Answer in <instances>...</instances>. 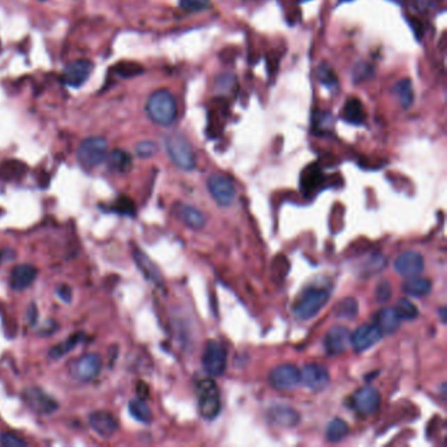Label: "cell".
<instances>
[{"label": "cell", "instance_id": "obj_1", "mask_svg": "<svg viewBox=\"0 0 447 447\" xmlns=\"http://www.w3.org/2000/svg\"><path fill=\"white\" fill-rule=\"evenodd\" d=\"M146 112L156 125H172L177 117V104L172 93L167 90L154 92L146 104Z\"/></svg>", "mask_w": 447, "mask_h": 447}, {"label": "cell", "instance_id": "obj_2", "mask_svg": "<svg viewBox=\"0 0 447 447\" xmlns=\"http://www.w3.org/2000/svg\"><path fill=\"white\" fill-rule=\"evenodd\" d=\"M330 300V291L325 288L306 290L294 306V314L300 320H310L320 312Z\"/></svg>", "mask_w": 447, "mask_h": 447}, {"label": "cell", "instance_id": "obj_3", "mask_svg": "<svg viewBox=\"0 0 447 447\" xmlns=\"http://www.w3.org/2000/svg\"><path fill=\"white\" fill-rule=\"evenodd\" d=\"M165 149L176 167L190 171L195 167V151L186 138L180 134H171L165 139Z\"/></svg>", "mask_w": 447, "mask_h": 447}, {"label": "cell", "instance_id": "obj_4", "mask_svg": "<svg viewBox=\"0 0 447 447\" xmlns=\"http://www.w3.org/2000/svg\"><path fill=\"white\" fill-rule=\"evenodd\" d=\"M198 409L204 418L214 420L220 412L219 390L213 379H204L197 386Z\"/></svg>", "mask_w": 447, "mask_h": 447}, {"label": "cell", "instance_id": "obj_5", "mask_svg": "<svg viewBox=\"0 0 447 447\" xmlns=\"http://www.w3.org/2000/svg\"><path fill=\"white\" fill-rule=\"evenodd\" d=\"M108 142L101 137L84 139L78 149V159L86 168H93L106 161Z\"/></svg>", "mask_w": 447, "mask_h": 447}, {"label": "cell", "instance_id": "obj_6", "mask_svg": "<svg viewBox=\"0 0 447 447\" xmlns=\"http://www.w3.org/2000/svg\"><path fill=\"white\" fill-rule=\"evenodd\" d=\"M101 366H103L101 357L96 353H90V355L79 357L78 359L71 362L70 375L81 383L91 382L93 379L97 378V375L101 371Z\"/></svg>", "mask_w": 447, "mask_h": 447}, {"label": "cell", "instance_id": "obj_7", "mask_svg": "<svg viewBox=\"0 0 447 447\" xmlns=\"http://www.w3.org/2000/svg\"><path fill=\"white\" fill-rule=\"evenodd\" d=\"M202 365L211 377H220L227 366V350L216 340H210L202 355Z\"/></svg>", "mask_w": 447, "mask_h": 447}, {"label": "cell", "instance_id": "obj_8", "mask_svg": "<svg viewBox=\"0 0 447 447\" xmlns=\"http://www.w3.org/2000/svg\"><path fill=\"white\" fill-rule=\"evenodd\" d=\"M207 188L219 206H229L235 200V186L231 183V180L223 174H211L207 180Z\"/></svg>", "mask_w": 447, "mask_h": 447}, {"label": "cell", "instance_id": "obj_9", "mask_svg": "<svg viewBox=\"0 0 447 447\" xmlns=\"http://www.w3.org/2000/svg\"><path fill=\"white\" fill-rule=\"evenodd\" d=\"M269 383L275 390H294L300 383V370L290 364L275 367L269 374Z\"/></svg>", "mask_w": 447, "mask_h": 447}, {"label": "cell", "instance_id": "obj_10", "mask_svg": "<svg viewBox=\"0 0 447 447\" xmlns=\"http://www.w3.org/2000/svg\"><path fill=\"white\" fill-rule=\"evenodd\" d=\"M25 404L37 414H51L58 409V403L38 387H31L23 392Z\"/></svg>", "mask_w": 447, "mask_h": 447}, {"label": "cell", "instance_id": "obj_11", "mask_svg": "<svg viewBox=\"0 0 447 447\" xmlns=\"http://www.w3.org/2000/svg\"><path fill=\"white\" fill-rule=\"evenodd\" d=\"M300 382L311 391H323L328 387L331 375L328 368L319 364H309L300 370Z\"/></svg>", "mask_w": 447, "mask_h": 447}, {"label": "cell", "instance_id": "obj_12", "mask_svg": "<svg viewBox=\"0 0 447 447\" xmlns=\"http://www.w3.org/2000/svg\"><path fill=\"white\" fill-rule=\"evenodd\" d=\"M353 408L362 416L374 414L380 407V393L374 387H362L352 398Z\"/></svg>", "mask_w": 447, "mask_h": 447}, {"label": "cell", "instance_id": "obj_13", "mask_svg": "<svg viewBox=\"0 0 447 447\" xmlns=\"http://www.w3.org/2000/svg\"><path fill=\"white\" fill-rule=\"evenodd\" d=\"M382 337L383 333L380 332L375 324H364L359 325L350 336V344L356 352H365L380 341Z\"/></svg>", "mask_w": 447, "mask_h": 447}, {"label": "cell", "instance_id": "obj_14", "mask_svg": "<svg viewBox=\"0 0 447 447\" xmlns=\"http://www.w3.org/2000/svg\"><path fill=\"white\" fill-rule=\"evenodd\" d=\"M93 71V63L88 59H78L71 62L63 70V81L70 87H81L88 81Z\"/></svg>", "mask_w": 447, "mask_h": 447}, {"label": "cell", "instance_id": "obj_15", "mask_svg": "<svg viewBox=\"0 0 447 447\" xmlns=\"http://www.w3.org/2000/svg\"><path fill=\"white\" fill-rule=\"evenodd\" d=\"M350 331L343 325H334L324 339V346L328 355L337 356L344 353L350 345Z\"/></svg>", "mask_w": 447, "mask_h": 447}, {"label": "cell", "instance_id": "obj_16", "mask_svg": "<svg viewBox=\"0 0 447 447\" xmlns=\"http://www.w3.org/2000/svg\"><path fill=\"white\" fill-rule=\"evenodd\" d=\"M425 263L423 254L414 251L404 252L395 261V270L403 277H416L424 272Z\"/></svg>", "mask_w": 447, "mask_h": 447}, {"label": "cell", "instance_id": "obj_17", "mask_svg": "<svg viewBox=\"0 0 447 447\" xmlns=\"http://www.w3.org/2000/svg\"><path fill=\"white\" fill-rule=\"evenodd\" d=\"M90 425L99 436L104 438L113 436L118 429V423L115 416L108 411H96L91 413Z\"/></svg>", "mask_w": 447, "mask_h": 447}, {"label": "cell", "instance_id": "obj_18", "mask_svg": "<svg viewBox=\"0 0 447 447\" xmlns=\"http://www.w3.org/2000/svg\"><path fill=\"white\" fill-rule=\"evenodd\" d=\"M268 418L272 424L281 428H294L300 421L299 413L287 405H275L269 409Z\"/></svg>", "mask_w": 447, "mask_h": 447}, {"label": "cell", "instance_id": "obj_19", "mask_svg": "<svg viewBox=\"0 0 447 447\" xmlns=\"http://www.w3.org/2000/svg\"><path fill=\"white\" fill-rule=\"evenodd\" d=\"M134 261L137 264L140 273L145 275V278L152 282L156 286H161L163 285V275H161L159 268L155 265V263L149 259L146 253L136 250L134 251Z\"/></svg>", "mask_w": 447, "mask_h": 447}, {"label": "cell", "instance_id": "obj_20", "mask_svg": "<svg viewBox=\"0 0 447 447\" xmlns=\"http://www.w3.org/2000/svg\"><path fill=\"white\" fill-rule=\"evenodd\" d=\"M37 269L33 265L22 264L15 266L11 273V286L13 290H25L31 286L37 278Z\"/></svg>", "mask_w": 447, "mask_h": 447}, {"label": "cell", "instance_id": "obj_21", "mask_svg": "<svg viewBox=\"0 0 447 447\" xmlns=\"http://www.w3.org/2000/svg\"><path fill=\"white\" fill-rule=\"evenodd\" d=\"M400 319L393 309H383L375 316V325L383 334H392L400 327Z\"/></svg>", "mask_w": 447, "mask_h": 447}, {"label": "cell", "instance_id": "obj_22", "mask_svg": "<svg viewBox=\"0 0 447 447\" xmlns=\"http://www.w3.org/2000/svg\"><path fill=\"white\" fill-rule=\"evenodd\" d=\"M176 211H177V217L181 219V222L190 229H202L206 225L205 216L200 210H197L195 207L189 206V205H180V206H177Z\"/></svg>", "mask_w": 447, "mask_h": 447}, {"label": "cell", "instance_id": "obj_23", "mask_svg": "<svg viewBox=\"0 0 447 447\" xmlns=\"http://www.w3.org/2000/svg\"><path fill=\"white\" fill-rule=\"evenodd\" d=\"M403 291L411 297H416V298H421L425 295H429L432 291V282L426 278H421L418 275L416 277H409V279H407L403 284Z\"/></svg>", "mask_w": 447, "mask_h": 447}, {"label": "cell", "instance_id": "obj_24", "mask_svg": "<svg viewBox=\"0 0 447 447\" xmlns=\"http://www.w3.org/2000/svg\"><path fill=\"white\" fill-rule=\"evenodd\" d=\"M341 115L346 122L353 124V125H361L365 121L364 105L356 97L349 99L345 104L344 111L341 112Z\"/></svg>", "mask_w": 447, "mask_h": 447}, {"label": "cell", "instance_id": "obj_25", "mask_svg": "<svg viewBox=\"0 0 447 447\" xmlns=\"http://www.w3.org/2000/svg\"><path fill=\"white\" fill-rule=\"evenodd\" d=\"M106 159H108L109 168L115 172H129L133 165V159L130 154H127V151H122V149H115L113 152L109 154V156H106Z\"/></svg>", "mask_w": 447, "mask_h": 447}, {"label": "cell", "instance_id": "obj_26", "mask_svg": "<svg viewBox=\"0 0 447 447\" xmlns=\"http://www.w3.org/2000/svg\"><path fill=\"white\" fill-rule=\"evenodd\" d=\"M333 314L336 318L343 320H353L358 315V302L355 298H345L340 300L334 309Z\"/></svg>", "mask_w": 447, "mask_h": 447}, {"label": "cell", "instance_id": "obj_27", "mask_svg": "<svg viewBox=\"0 0 447 447\" xmlns=\"http://www.w3.org/2000/svg\"><path fill=\"white\" fill-rule=\"evenodd\" d=\"M84 339V333H75L72 336H70L69 339L60 344L56 345L54 348L50 349L49 352V357L53 359H58L60 357L65 356L70 353L72 349H75L78 345L81 344Z\"/></svg>", "mask_w": 447, "mask_h": 447}, {"label": "cell", "instance_id": "obj_28", "mask_svg": "<svg viewBox=\"0 0 447 447\" xmlns=\"http://www.w3.org/2000/svg\"><path fill=\"white\" fill-rule=\"evenodd\" d=\"M25 172H26V165L22 161H7L0 165V177L8 181L23 177Z\"/></svg>", "mask_w": 447, "mask_h": 447}, {"label": "cell", "instance_id": "obj_29", "mask_svg": "<svg viewBox=\"0 0 447 447\" xmlns=\"http://www.w3.org/2000/svg\"><path fill=\"white\" fill-rule=\"evenodd\" d=\"M348 433H349V425L346 424V421L341 418H333L327 426L325 436L330 442L336 444L343 441L345 437L348 436Z\"/></svg>", "mask_w": 447, "mask_h": 447}, {"label": "cell", "instance_id": "obj_30", "mask_svg": "<svg viewBox=\"0 0 447 447\" xmlns=\"http://www.w3.org/2000/svg\"><path fill=\"white\" fill-rule=\"evenodd\" d=\"M129 412L139 423L149 424L152 421V413H151L149 405L145 403V400H142L139 398L129 403Z\"/></svg>", "mask_w": 447, "mask_h": 447}, {"label": "cell", "instance_id": "obj_31", "mask_svg": "<svg viewBox=\"0 0 447 447\" xmlns=\"http://www.w3.org/2000/svg\"><path fill=\"white\" fill-rule=\"evenodd\" d=\"M395 93L399 97V101L402 104L403 108L408 109L413 104V88L412 81L409 79H403L396 83L395 86Z\"/></svg>", "mask_w": 447, "mask_h": 447}, {"label": "cell", "instance_id": "obj_32", "mask_svg": "<svg viewBox=\"0 0 447 447\" xmlns=\"http://www.w3.org/2000/svg\"><path fill=\"white\" fill-rule=\"evenodd\" d=\"M393 310L400 320H414L418 316V309L408 299H400Z\"/></svg>", "mask_w": 447, "mask_h": 447}, {"label": "cell", "instance_id": "obj_33", "mask_svg": "<svg viewBox=\"0 0 447 447\" xmlns=\"http://www.w3.org/2000/svg\"><path fill=\"white\" fill-rule=\"evenodd\" d=\"M115 71L121 78H133L137 76L140 72H143V69L138 65V63H133V62H127V63H120L115 66Z\"/></svg>", "mask_w": 447, "mask_h": 447}, {"label": "cell", "instance_id": "obj_34", "mask_svg": "<svg viewBox=\"0 0 447 447\" xmlns=\"http://www.w3.org/2000/svg\"><path fill=\"white\" fill-rule=\"evenodd\" d=\"M136 152L139 158L147 159L158 152V146H156V143H154L151 140H145V142L138 143Z\"/></svg>", "mask_w": 447, "mask_h": 447}, {"label": "cell", "instance_id": "obj_35", "mask_svg": "<svg viewBox=\"0 0 447 447\" xmlns=\"http://www.w3.org/2000/svg\"><path fill=\"white\" fill-rule=\"evenodd\" d=\"M318 78L327 87H336L337 86V78H336L334 72H333L332 69H330L325 65H321L319 70H318Z\"/></svg>", "mask_w": 447, "mask_h": 447}, {"label": "cell", "instance_id": "obj_36", "mask_svg": "<svg viewBox=\"0 0 447 447\" xmlns=\"http://www.w3.org/2000/svg\"><path fill=\"white\" fill-rule=\"evenodd\" d=\"M210 0H180V7L188 12H200L206 10Z\"/></svg>", "mask_w": 447, "mask_h": 447}, {"label": "cell", "instance_id": "obj_37", "mask_svg": "<svg viewBox=\"0 0 447 447\" xmlns=\"http://www.w3.org/2000/svg\"><path fill=\"white\" fill-rule=\"evenodd\" d=\"M392 295V288H391L390 282L387 279H383L378 284L375 288V298L379 303H384L391 298Z\"/></svg>", "mask_w": 447, "mask_h": 447}, {"label": "cell", "instance_id": "obj_38", "mask_svg": "<svg viewBox=\"0 0 447 447\" xmlns=\"http://www.w3.org/2000/svg\"><path fill=\"white\" fill-rule=\"evenodd\" d=\"M115 210L120 214H124V216H134L136 214V205L130 198L121 197L115 204Z\"/></svg>", "mask_w": 447, "mask_h": 447}, {"label": "cell", "instance_id": "obj_39", "mask_svg": "<svg viewBox=\"0 0 447 447\" xmlns=\"http://www.w3.org/2000/svg\"><path fill=\"white\" fill-rule=\"evenodd\" d=\"M0 445L4 447H25L26 442L23 438L12 434V433H3L0 434Z\"/></svg>", "mask_w": 447, "mask_h": 447}, {"label": "cell", "instance_id": "obj_40", "mask_svg": "<svg viewBox=\"0 0 447 447\" xmlns=\"http://www.w3.org/2000/svg\"><path fill=\"white\" fill-rule=\"evenodd\" d=\"M314 127L324 131L325 129L332 127V115L327 112H318L314 115Z\"/></svg>", "mask_w": 447, "mask_h": 447}, {"label": "cell", "instance_id": "obj_41", "mask_svg": "<svg viewBox=\"0 0 447 447\" xmlns=\"http://www.w3.org/2000/svg\"><path fill=\"white\" fill-rule=\"evenodd\" d=\"M57 294L59 298L66 303H71L72 300V290L69 285H59L57 287Z\"/></svg>", "mask_w": 447, "mask_h": 447}, {"label": "cell", "instance_id": "obj_42", "mask_svg": "<svg viewBox=\"0 0 447 447\" xmlns=\"http://www.w3.org/2000/svg\"><path fill=\"white\" fill-rule=\"evenodd\" d=\"M137 393H138V398L139 399H142V400H145V399H147L149 398V386L145 383V382H142V380H139L137 383Z\"/></svg>", "mask_w": 447, "mask_h": 447}, {"label": "cell", "instance_id": "obj_43", "mask_svg": "<svg viewBox=\"0 0 447 447\" xmlns=\"http://www.w3.org/2000/svg\"><path fill=\"white\" fill-rule=\"evenodd\" d=\"M28 319H29V323H31L32 325H35V323H37L38 311H37L35 303H32V304L29 306V309H28Z\"/></svg>", "mask_w": 447, "mask_h": 447}, {"label": "cell", "instance_id": "obj_44", "mask_svg": "<svg viewBox=\"0 0 447 447\" xmlns=\"http://www.w3.org/2000/svg\"><path fill=\"white\" fill-rule=\"evenodd\" d=\"M15 256H16V253L11 251V250H4V251L0 252V260L1 261H11L15 259Z\"/></svg>", "mask_w": 447, "mask_h": 447}, {"label": "cell", "instance_id": "obj_45", "mask_svg": "<svg viewBox=\"0 0 447 447\" xmlns=\"http://www.w3.org/2000/svg\"><path fill=\"white\" fill-rule=\"evenodd\" d=\"M446 309L445 307H442L441 310H439V315H441V320H442V323H446Z\"/></svg>", "mask_w": 447, "mask_h": 447}]
</instances>
